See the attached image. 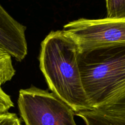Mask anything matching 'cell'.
Masks as SVG:
<instances>
[{"label":"cell","instance_id":"obj_8","mask_svg":"<svg viewBox=\"0 0 125 125\" xmlns=\"http://www.w3.org/2000/svg\"><path fill=\"white\" fill-rule=\"evenodd\" d=\"M15 74L12 57L0 49V86L9 81Z\"/></svg>","mask_w":125,"mask_h":125},{"label":"cell","instance_id":"obj_4","mask_svg":"<svg viewBox=\"0 0 125 125\" xmlns=\"http://www.w3.org/2000/svg\"><path fill=\"white\" fill-rule=\"evenodd\" d=\"M63 31L85 50L101 45L125 43V19H85L69 22Z\"/></svg>","mask_w":125,"mask_h":125},{"label":"cell","instance_id":"obj_3","mask_svg":"<svg viewBox=\"0 0 125 125\" xmlns=\"http://www.w3.org/2000/svg\"><path fill=\"white\" fill-rule=\"evenodd\" d=\"M18 106L25 125H76L70 107L52 93L35 87L20 90Z\"/></svg>","mask_w":125,"mask_h":125},{"label":"cell","instance_id":"obj_5","mask_svg":"<svg viewBox=\"0 0 125 125\" xmlns=\"http://www.w3.org/2000/svg\"><path fill=\"white\" fill-rule=\"evenodd\" d=\"M25 29L0 4V49L18 62L28 54Z\"/></svg>","mask_w":125,"mask_h":125},{"label":"cell","instance_id":"obj_10","mask_svg":"<svg viewBox=\"0 0 125 125\" xmlns=\"http://www.w3.org/2000/svg\"><path fill=\"white\" fill-rule=\"evenodd\" d=\"M14 104L9 95L3 91L0 86V115L7 113Z\"/></svg>","mask_w":125,"mask_h":125},{"label":"cell","instance_id":"obj_1","mask_svg":"<svg viewBox=\"0 0 125 125\" xmlns=\"http://www.w3.org/2000/svg\"><path fill=\"white\" fill-rule=\"evenodd\" d=\"M79 47L63 30L51 31L41 43L40 68L52 94L74 115L93 110L82 83L78 62Z\"/></svg>","mask_w":125,"mask_h":125},{"label":"cell","instance_id":"obj_11","mask_svg":"<svg viewBox=\"0 0 125 125\" xmlns=\"http://www.w3.org/2000/svg\"><path fill=\"white\" fill-rule=\"evenodd\" d=\"M0 125H21V123L17 114L8 112L0 115Z\"/></svg>","mask_w":125,"mask_h":125},{"label":"cell","instance_id":"obj_9","mask_svg":"<svg viewBox=\"0 0 125 125\" xmlns=\"http://www.w3.org/2000/svg\"><path fill=\"white\" fill-rule=\"evenodd\" d=\"M107 17L125 19V0H106Z\"/></svg>","mask_w":125,"mask_h":125},{"label":"cell","instance_id":"obj_6","mask_svg":"<svg viewBox=\"0 0 125 125\" xmlns=\"http://www.w3.org/2000/svg\"><path fill=\"white\" fill-rule=\"evenodd\" d=\"M75 115L81 117L86 125H125V118L107 115L95 110L78 112Z\"/></svg>","mask_w":125,"mask_h":125},{"label":"cell","instance_id":"obj_2","mask_svg":"<svg viewBox=\"0 0 125 125\" xmlns=\"http://www.w3.org/2000/svg\"><path fill=\"white\" fill-rule=\"evenodd\" d=\"M78 62L93 110L125 90V43L79 50Z\"/></svg>","mask_w":125,"mask_h":125},{"label":"cell","instance_id":"obj_7","mask_svg":"<svg viewBox=\"0 0 125 125\" xmlns=\"http://www.w3.org/2000/svg\"><path fill=\"white\" fill-rule=\"evenodd\" d=\"M94 110L107 115L125 118V90L107 103Z\"/></svg>","mask_w":125,"mask_h":125}]
</instances>
